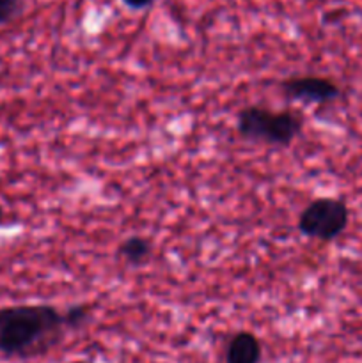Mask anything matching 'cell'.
I'll return each mask as SVG.
<instances>
[{
    "label": "cell",
    "instance_id": "cell-1",
    "mask_svg": "<svg viewBox=\"0 0 362 363\" xmlns=\"http://www.w3.org/2000/svg\"><path fill=\"white\" fill-rule=\"evenodd\" d=\"M67 328L64 314L52 305H13L0 308V354L43 357L59 346Z\"/></svg>",
    "mask_w": 362,
    "mask_h": 363
},
{
    "label": "cell",
    "instance_id": "cell-2",
    "mask_svg": "<svg viewBox=\"0 0 362 363\" xmlns=\"http://www.w3.org/2000/svg\"><path fill=\"white\" fill-rule=\"evenodd\" d=\"M238 133L247 140L287 147L302 133L304 121L293 112H272L265 106H245L238 113Z\"/></svg>",
    "mask_w": 362,
    "mask_h": 363
},
{
    "label": "cell",
    "instance_id": "cell-3",
    "mask_svg": "<svg viewBox=\"0 0 362 363\" xmlns=\"http://www.w3.org/2000/svg\"><path fill=\"white\" fill-rule=\"evenodd\" d=\"M350 209L341 199L322 197L305 206L298 218V230L305 238L330 243L346 230Z\"/></svg>",
    "mask_w": 362,
    "mask_h": 363
},
{
    "label": "cell",
    "instance_id": "cell-4",
    "mask_svg": "<svg viewBox=\"0 0 362 363\" xmlns=\"http://www.w3.org/2000/svg\"><path fill=\"white\" fill-rule=\"evenodd\" d=\"M280 91L286 98L295 101L325 105L336 101L341 89L330 78L323 77H291L280 82Z\"/></svg>",
    "mask_w": 362,
    "mask_h": 363
},
{
    "label": "cell",
    "instance_id": "cell-5",
    "mask_svg": "<svg viewBox=\"0 0 362 363\" xmlns=\"http://www.w3.org/2000/svg\"><path fill=\"white\" fill-rule=\"evenodd\" d=\"M261 344L258 337L248 332H240L231 339L226 351V363H259Z\"/></svg>",
    "mask_w": 362,
    "mask_h": 363
},
{
    "label": "cell",
    "instance_id": "cell-6",
    "mask_svg": "<svg viewBox=\"0 0 362 363\" xmlns=\"http://www.w3.org/2000/svg\"><path fill=\"white\" fill-rule=\"evenodd\" d=\"M119 257H123L128 264L142 266L149 261L153 254L151 241L142 236H130L119 245L117 248Z\"/></svg>",
    "mask_w": 362,
    "mask_h": 363
},
{
    "label": "cell",
    "instance_id": "cell-7",
    "mask_svg": "<svg viewBox=\"0 0 362 363\" xmlns=\"http://www.w3.org/2000/svg\"><path fill=\"white\" fill-rule=\"evenodd\" d=\"M91 319V308L85 305H75L64 312V323L67 330H78Z\"/></svg>",
    "mask_w": 362,
    "mask_h": 363
},
{
    "label": "cell",
    "instance_id": "cell-8",
    "mask_svg": "<svg viewBox=\"0 0 362 363\" xmlns=\"http://www.w3.org/2000/svg\"><path fill=\"white\" fill-rule=\"evenodd\" d=\"M25 0H0V27L13 21L23 11Z\"/></svg>",
    "mask_w": 362,
    "mask_h": 363
},
{
    "label": "cell",
    "instance_id": "cell-9",
    "mask_svg": "<svg viewBox=\"0 0 362 363\" xmlns=\"http://www.w3.org/2000/svg\"><path fill=\"white\" fill-rule=\"evenodd\" d=\"M124 4H126L128 7H131V9H146V7L151 6L155 0H123Z\"/></svg>",
    "mask_w": 362,
    "mask_h": 363
},
{
    "label": "cell",
    "instance_id": "cell-10",
    "mask_svg": "<svg viewBox=\"0 0 362 363\" xmlns=\"http://www.w3.org/2000/svg\"><path fill=\"white\" fill-rule=\"evenodd\" d=\"M2 220H4V209L2 206H0V225H2Z\"/></svg>",
    "mask_w": 362,
    "mask_h": 363
}]
</instances>
